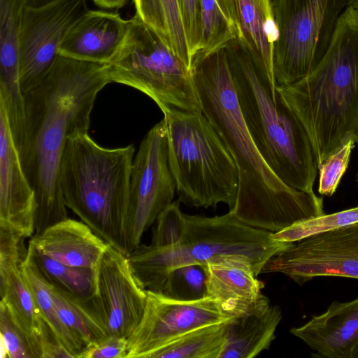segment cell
I'll use <instances>...</instances> for the list:
<instances>
[{
    "mask_svg": "<svg viewBox=\"0 0 358 358\" xmlns=\"http://www.w3.org/2000/svg\"><path fill=\"white\" fill-rule=\"evenodd\" d=\"M185 234L178 245L157 248L140 244L127 255L145 290L161 293L168 275L178 267L203 265L224 257L248 260L257 276L271 257L294 244L273 239L272 232L246 225L229 211L214 217L185 214Z\"/></svg>",
    "mask_w": 358,
    "mask_h": 358,
    "instance_id": "6",
    "label": "cell"
},
{
    "mask_svg": "<svg viewBox=\"0 0 358 358\" xmlns=\"http://www.w3.org/2000/svg\"><path fill=\"white\" fill-rule=\"evenodd\" d=\"M352 0H273L278 38L273 50L275 85L292 84L320 63L337 22Z\"/></svg>",
    "mask_w": 358,
    "mask_h": 358,
    "instance_id": "9",
    "label": "cell"
},
{
    "mask_svg": "<svg viewBox=\"0 0 358 358\" xmlns=\"http://www.w3.org/2000/svg\"><path fill=\"white\" fill-rule=\"evenodd\" d=\"M268 273L299 285L321 276L358 279V222L297 241L264 264L260 274Z\"/></svg>",
    "mask_w": 358,
    "mask_h": 358,
    "instance_id": "11",
    "label": "cell"
},
{
    "mask_svg": "<svg viewBox=\"0 0 358 358\" xmlns=\"http://www.w3.org/2000/svg\"><path fill=\"white\" fill-rule=\"evenodd\" d=\"M20 267L43 318L61 343L75 358H80L85 347L61 321L53 303L49 285L39 271L29 248L27 250Z\"/></svg>",
    "mask_w": 358,
    "mask_h": 358,
    "instance_id": "26",
    "label": "cell"
},
{
    "mask_svg": "<svg viewBox=\"0 0 358 358\" xmlns=\"http://www.w3.org/2000/svg\"><path fill=\"white\" fill-rule=\"evenodd\" d=\"M147 294L143 317L127 338V358H149L155 351L193 329L233 318L208 296L181 301L148 290Z\"/></svg>",
    "mask_w": 358,
    "mask_h": 358,
    "instance_id": "12",
    "label": "cell"
},
{
    "mask_svg": "<svg viewBox=\"0 0 358 358\" xmlns=\"http://www.w3.org/2000/svg\"><path fill=\"white\" fill-rule=\"evenodd\" d=\"M28 0H0V95L8 108L24 104L20 80V38Z\"/></svg>",
    "mask_w": 358,
    "mask_h": 358,
    "instance_id": "22",
    "label": "cell"
},
{
    "mask_svg": "<svg viewBox=\"0 0 358 358\" xmlns=\"http://www.w3.org/2000/svg\"><path fill=\"white\" fill-rule=\"evenodd\" d=\"M29 244L59 263L90 268H96L108 245L83 221L70 218L34 234Z\"/></svg>",
    "mask_w": 358,
    "mask_h": 358,
    "instance_id": "20",
    "label": "cell"
},
{
    "mask_svg": "<svg viewBox=\"0 0 358 358\" xmlns=\"http://www.w3.org/2000/svg\"><path fill=\"white\" fill-rule=\"evenodd\" d=\"M111 83L106 64L59 55L45 78L24 94L25 131L19 149L36 201L35 232L67 217L59 182L67 139L88 133L98 93Z\"/></svg>",
    "mask_w": 358,
    "mask_h": 358,
    "instance_id": "1",
    "label": "cell"
},
{
    "mask_svg": "<svg viewBox=\"0 0 358 358\" xmlns=\"http://www.w3.org/2000/svg\"><path fill=\"white\" fill-rule=\"evenodd\" d=\"M282 317L280 308L264 296L248 311L231 319L219 358H252L269 349Z\"/></svg>",
    "mask_w": 358,
    "mask_h": 358,
    "instance_id": "21",
    "label": "cell"
},
{
    "mask_svg": "<svg viewBox=\"0 0 358 358\" xmlns=\"http://www.w3.org/2000/svg\"><path fill=\"white\" fill-rule=\"evenodd\" d=\"M201 29L199 51L214 50L237 38L239 29L234 0H201Z\"/></svg>",
    "mask_w": 358,
    "mask_h": 358,
    "instance_id": "28",
    "label": "cell"
},
{
    "mask_svg": "<svg viewBox=\"0 0 358 358\" xmlns=\"http://www.w3.org/2000/svg\"><path fill=\"white\" fill-rule=\"evenodd\" d=\"M278 89L303 124L317 166L358 130V11L341 15L317 66L299 80ZM356 142V141H355Z\"/></svg>",
    "mask_w": 358,
    "mask_h": 358,
    "instance_id": "4",
    "label": "cell"
},
{
    "mask_svg": "<svg viewBox=\"0 0 358 358\" xmlns=\"http://www.w3.org/2000/svg\"><path fill=\"white\" fill-rule=\"evenodd\" d=\"M224 47L242 117L262 157L286 185L313 193L318 166L303 124L238 38Z\"/></svg>",
    "mask_w": 358,
    "mask_h": 358,
    "instance_id": "3",
    "label": "cell"
},
{
    "mask_svg": "<svg viewBox=\"0 0 358 358\" xmlns=\"http://www.w3.org/2000/svg\"><path fill=\"white\" fill-rule=\"evenodd\" d=\"M36 201L22 165L7 110L0 101V228L28 238L35 232Z\"/></svg>",
    "mask_w": 358,
    "mask_h": 358,
    "instance_id": "15",
    "label": "cell"
},
{
    "mask_svg": "<svg viewBox=\"0 0 358 358\" xmlns=\"http://www.w3.org/2000/svg\"><path fill=\"white\" fill-rule=\"evenodd\" d=\"M350 6L353 7L356 10L358 11V0H352Z\"/></svg>",
    "mask_w": 358,
    "mask_h": 358,
    "instance_id": "40",
    "label": "cell"
},
{
    "mask_svg": "<svg viewBox=\"0 0 358 358\" xmlns=\"http://www.w3.org/2000/svg\"><path fill=\"white\" fill-rule=\"evenodd\" d=\"M24 238L0 229V296L11 318L28 338L36 358H41L45 320L22 275L20 264L27 251Z\"/></svg>",
    "mask_w": 358,
    "mask_h": 358,
    "instance_id": "16",
    "label": "cell"
},
{
    "mask_svg": "<svg viewBox=\"0 0 358 358\" xmlns=\"http://www.w3.org/2000/svg\"><path fill=\"white\" fill-rule=\"evenodd\" d=\"M356 179H357V182L358 183V173H357Z\"/></svg>",
    "mask_w": 358,
    "mask_h": 358,
    "instance_id": "42",
    "label": "cell"
},
{
    "mask_svg": "<svg viewBox=\"0 0 358 358\" xmlns=\"http://www.w3.org/2000/svg\"><path fill=\"white\" fill-rule=\"evenodd\" d=\"M178 199L164 208L157 218L150 245L157 248H170L178 245L185 231V214Z\"/></svg>",
    "mask_w": 358,
    "mask_h": 358,
    "instance_id": "33",
    "label": "cell"
},
{
    "mask_svg": "<svg viewBox=\"0 0 358 358\" xmlns=\"http://www.w3.org/2000/svg\"><path fill=\"white\" fill-rule=\"evenodd\" d=\"M206 296L215 300L232 317L248 311L264 295V283L257 278L252 264L239 257H224L203 265Z\"/></svg>",
    "mask_w": 358,
    "mask_h": 358,
    "instance_id": "19",
    "label": "cell"
},
{
    "mask_svg": "<svg viewBox=\"0 0 358 358\" xmlns=\"http://www.w3.org/2000/svg\"><path fill=\"white\" fill-rule=\"evenodd\" d=\"M169 167L180 203L196 208L234 207L239 173L233 156L202 112H164Z\"/></svg>",
    "mask_w": 358,
    "mask_h": 358,
    "instance_id": "7",
    "label": "cell"
},
{
    "mask_svg": "<svg viewBox=\"0 0 358 358\" xmlns=\"http://www.w3.org/2000/svg\"><path fill=\"white\" fill-rule=\"evenodd\" d=\"M176 191L163 119L148 131L134 158L125 225L129 254L141 244L144 232L172 203Z\"/></svg>",
    "mask_w": 358,
    "mask_h": 358,
    "instance_id": "10",
    "label": "cell"
},
{
    "mask_svg": "<svg viewBox=\"0 0 358 358\" xmlns=\"http://www.w3.org/2000/svg\"><path fill=\"white\" fill-rule=\"evenodd\" d=\"M136 15L189 68L192 64L178 0H133Z\"/></svg>",
    "mask_w": 358,
    "mask_h": 358,
    "instance_id": "25",
    "label": "cell"
},
{
    "mask_svg": "<svg viewBox=\"0 0 358 358\" xmlns=\"http://www.w3.org/2000/svg\"><path fill=\"white\" fill-rule=\"evenodd\" d=\"M133 145L107 148L88 133L70 136L60 164L65 205L107 243L129 255L126 218Z\"/></svg>",
    "mask_w": 358,
    "mask_h": 358,
    "instance_id": "5",
    "label": "cell"
},
{
    "mask_svg": "<svg viewBox=\"0 0 358 358\" xmlns=\"http://www.w3.org/2000/svg\"><path fill=\"white\" fill-rule=\"evenodd\" d=\"M0 339L1 358H36L28 338L13 322L7 308L1 302Z\"/></svg>",
    "mask_w": 358,
    "mask_h": 358,
    "instance_id": "34",
    "label": "cell"
},
{
    "mask_svg": "<svg viewBox=\"0 0 358 358\" xmlns=\"http://www.w3.org/2000/svg\"><path fill=\"white\" fill-rule=\"evenodd\" d=\"M230 320L193 329L149 358H219L226 344Z\"/></svg>",
    "mask_w": 358,
    "mask_h": 358,
    "instance_id": "27",
    "label": "cell"
},
{
    "mask_svg": "<svg viewBox=\"0 0 358 358\" xmlns=\"http://www.w3.org/2000/svg\"><path fill=\"white\" fill-rule=\"evenodd\" d=\"M187 46L192 58L201 39V0H178Z\"/></svg>",
    "mask_w": 358,
    "mask_h": 358,
    "instance_id": "35",
    "label": "cell"
},
{
    "mask_svg": "<svg viewBox=\"0 0 358 358\" xmlns=\"http://www.w3.org/2000/svg\"><path fill=\"white\" fill-rule=\"evenodd\" d=\"M28 248L41 274L50 284L81 297L94 296L95 268L70 266L38 253L29 244Z\"/></svg>",
    "mask_w": 358,
    "mask_h": 358,
    "instance_id": "29",
    "label": "cell"
},
{
    "mask_svg": "<svg viewBox=\"0 0 358 358\" xmlns=\"http://www.w3.org/2000/svg\"><path fill=\"white\" fill-rule=\"evenodd\" d=\"M128 26L129 20L118 13L87 9L70 27L60 45L59 55L107 64L122 42Z\"/></svg>",
    "mask_w": 358,
    "mask_h": 358,
    "instance_id": "17",
    "label": "cell"
},
{
    "mask_svg": "<svg viewBox=\"0 0 358 358\" xmlns=\"http://www.w3.org/2000/svg\"><path fill=\"white\" fill-rule=\"evenodd\" d=\"M234 1L239 29L237 38L273 78V50L278 38V29L273 11V0Z\"/></svg>",
    "mask_w": 358,
    "mask_h": 358,
    "instance_id": "23",
    "label": "cell"
},
{
    "mask_svg": "<svg viewBox=\"0 0 358 358\" xmlns=\"http://www.w3.org/2000/svg\"><path fill=\"white\" fill-rule=\"evenodd\" d=\"M127 338L110 336L85 348L80 358H127Z\"/></svg>",
    "mask_w": 358,
    "mask_h": 358,
    "instance_id": "36",
    "label": "cell"
},
{
    "mask_svg": "<svg viewBox=\"0 0 358 358\" xmlns=\"http://www.w3.org/2000/svg\"><path fill=\"white\" fill-rule=\"evenodd\" d=\"M87 9V0H52L39 6L27 5L20 55V80L24 94L48 74L70 27Z\"/></svg>",
    "mask_w": 358,
    "mask_h": 358,
    "instance_id": "13",
    "label": "cell"
},
{
    "mask_svg": "<svg viewBox=\"0 0 358 358\" xmlns=\"http://www.w3.org/2000/svg\"><path fill=\"white\" fill-rule=\"evenodd\" d=\"M355 143L353 138H349L318 166V192L321 195L331 196L336 192L348 169Z\"/></svg>",
    "mask_w": 358,
    "mask_h": 358,
    "instance_id": "32",
    "label": "cell"
},
{
    "mask_svg": "<svg viewBox=\"0 0 358 358\" xmlns=\"http://www.w3.org/2000/svg\"><path fill=\"white\" fill-rule=\"evenodd\" d=\"M358 222V206L348 210L322 214L295 222L280 231L272 233V238L284 242H297L306 237L336 229Z\"/></svg>",
    "mask_w": 358,
    "mask_h": 358,
    "instance_id": "30",
    "label": "cell"
},
{
    "mask_svg": "<svg viewBox=\"0 0 358 358\" xmlns=\"http://www.w3.org/2000/svg\"><path fill=\"white\" fill-rule=\"evenodd\" d=\"M95 274L94 299L108 335L128 338L144 313L147 290L137 280L127 255L110 244Z\"/></svg>",
    "mask_w": 358,
    "mask_h": 358,
    "instance_id": "14",
    "label": "cell"
},
{
    "mask_svg": "<svg viewBox=\"0 0 358 358\" xmlns=\"http://www.w3.org/2000/svg\"><path fill=\"white\" fill-rule=\"evenodd\" d=\"M190 69L201 112L238 167V193L229 212L246 225L272 233L324 214L322 197L286 185L257 150L241 115L225 47L197 52Z\"/></svg>",
    "mask_w": 358,
    "mask_h": 358,
    "instance_id": "2",
    "label": "cell"
},
{
    "mask_svg": "<svg viewBox=\"0 0 358 358\" xmlns=\"http://www.w3.org/2000/svg\"><path fill=\"white\" fill-rule=\"evenodd\" d=\"M51 1L52 0H28V2L29 6H39Z\"/></svg>",
    "mask_w": 358,
    "mask_h": 358,
    "instance_id": "39",
    "label": "cell"
},
{
    "mask_svg": "<svg viewBox=\"0 0 358 358\" xmlns=\"http://www.w3.org/2000/svg\"><path fill=\"white\" fill-rule=\"evenodd\" d=\"M356 143H358V130H357V136H356Z\"/></svg>",
    "mask_w": 358,
    "mask_h": 358,
    "instance_id": "41",
    "label": "cell"
},
{
    "mask_svg": "<svg viewBox=\"0 0 358 358\" xmlns=\"http://www.w3.org/2000/svg\"><path fill=\"white\" fill-rule=\"evenodd\" d=\"M41 344V358H75L74 355L61 343L45 321Z\"/></svg>",
    "mask_w": 358,
    "mask_h": 358,
    "instance_id": "37",
    "label": "cell"
},
{
    "mask_svg": "<svg viewBox=\"0 0 358 358\" xmlns=\"http://www.w3.org/2000/svg\"><path fill=\"white\" fill-rule=\"evenodd\" d=\"M110 83L127 85L152 99L162 112H201L190 68L136 14L106 64Z\"/></svg>",
    "mask_w": 358,
    "mask_h": 358,
    "instance_id": "8",
    "label": "cell"
},
{
    "mask_svg": "<svg viewBox=\"0 0 358 358\" xmlns=\"http://www.w3.org/2000/svg\"><path fill=\"white\" fill-rule=\"evenodd\" d=\"M96 6L104 9H118L124 7L128 0H92Z\"/></svg>",
    "mask_w": 358,
    "mask_h": 358,
    "instance_id": "38",
    "label": "cell"
},
{
    "mask_svg": "<svg viewBox=\"0 0 358 358\" xmlns=\"http://www.w3.org/2000/svg\"><path fill=\"white\" fill-rule=\"evenodd\" d=\"M318 356L358 358V298L334 301L321 315L290 329Z\"/></svg>",
    "mask_w": 358,
    "mask_h": 358,
    "instance_id": "18",
    "label": "cell"
},
{
    "mask_svg": "<svg viewBox=\"0 0 358 358\" xmlns=\"http://www.w3.org/2000/svg\"><path fill=\"white\" fill-rule=\"evenodd\" d=\"M206 276L202 265L189 264L174 269L161 293L177 300L194 301L206 296Z\"/></svg>",
    "mask_w": 358,
    "mask_h": 358,
    "instance_id": "31",
    "label": "cell"
},
{
    "mask_svg": "<svg viewBox=\"0 0 358 358\" xmlns=\"http://www.w3.org/2000/svg\"><path fill=\"white\" fill-rule=\"evenodd\" d=\"M48 283L61 321L85 347L98 343L109 336L94 296H76Z\"/></svg>",
    "mask_w": 358,
    "mask_h": 358,
    "instance_id": "24",
    "label": "cell"
}]
</instances>
